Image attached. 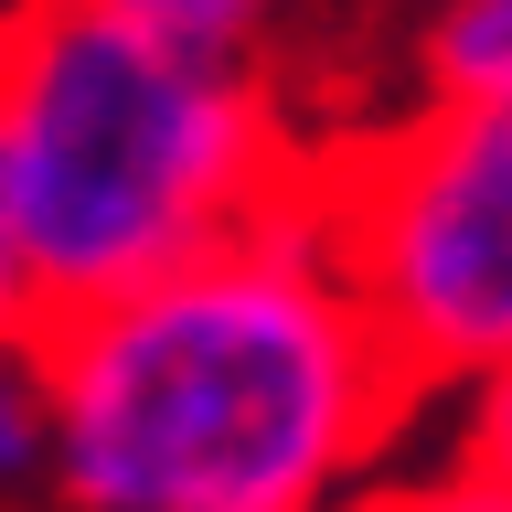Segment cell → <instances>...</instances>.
Instances as JSON below:
<instances>
[{"label": "cell", "instance_id": "obj_1", "mask_svg": "<svg viewBox=\"0 0 512 512\" xmlns=\"http://www.w3.org/2000/svg\"><path fill=\"white\" fill-rule=\"evenodd\" d=\"M11 342L54 406L64 512H352L438 438L310 192Z\"/></svg>", "mask_w": 512, "mask_h": 512}, {"label": "cell", "instance_id": "obj_2", "mask_svg": "<svg viewBox=\"0 0 512 512\" xmlns=\"http://www.w3.org/2000/svg\"><path fill=\"white\" fill-rule=\"evenodd\" d=\"M320 118L278 54L22 0L0 43V299L11 331L150 288L310 192Z\"/></svg>", "mask_w": 512, "mask_h": 512}, {"label": "cell", "instance_id": "obj_3", "mask_svg": "<svg viewBox=\"0 0 512 512\" xmlns=\"http://www.w3.org/2000/svg\"><path fill=\"white\" fill-rule=\"evenodd\" d=\"M310 203L438 416L512 374V107H363L320 128Z\"/></svg>", "mask_w": 512, "mask_h": 512}, {"label": "cell", "instance_id": "obj_4", "mask_svg": "<svg viewBox=\"0 0 512 512\" xmlns=\"http://www.w3.org/2000/svg\"><path fill=\"white\" fill-rule=\"evenodd\" d=\"M395 96L512 107V0H395Z\"/></svg>", "mask_w": 512, "mask_h": 512}, {"label": "cell", "instance_id": "obj_5", "mask_svg": "<svg viewBox=\"0 0 512 512\" xmlns=\"http://www.w3.org/2000/svg\"><path fill=\"white\" fill-rule=\"evenodd\" d=\"M150 32H182V43H224V54H278L299 75V43H310L320 0H107Z\"/></svg>", "mask_w": 512, "mask_h": 512}, {"label": "cell", "instance_id": "obj_6", "mask_svg": "<svg viewBox=\"0 0 512 512\" xmlns=\"http://www.w3.org/2000/svg\"><path fill=\"white\" fill-rule=\"evenodd\" d=\"M352 512H512V470L470 459V448L438 427V438L406 448V459H395V470H384Z\"/></svg>", "mask_w": 512, "mask_h": 512}, {"label": "cell", "instance_id": "obj_7", "mask_svg": "<svg viewBox=\"0 0 512 512\" xmlns=\"http://www.w3.org/2000/svg\"><path fill=\"white\" fill-rule=\"evenodd\" d=\"M448 438L470 448V459H491V470H512V374H491L480 395H459V406L438 416Z\"/></svg>", "mask_w": 512, "mask_h": 512}, {"label": "cell", "instance_id": "obj_8", "mask_svg": "<svg viewBox=\"0 0 512 512\" xmlns=\"http://www.w3.org/2000/svg\"><path fill=\"white\" fill-rule=\"evenodd\" d=\"M43 512H64V502H43Z\"/></svg>", "mask_w": 512, "mask_h": 512}]
</instances>
